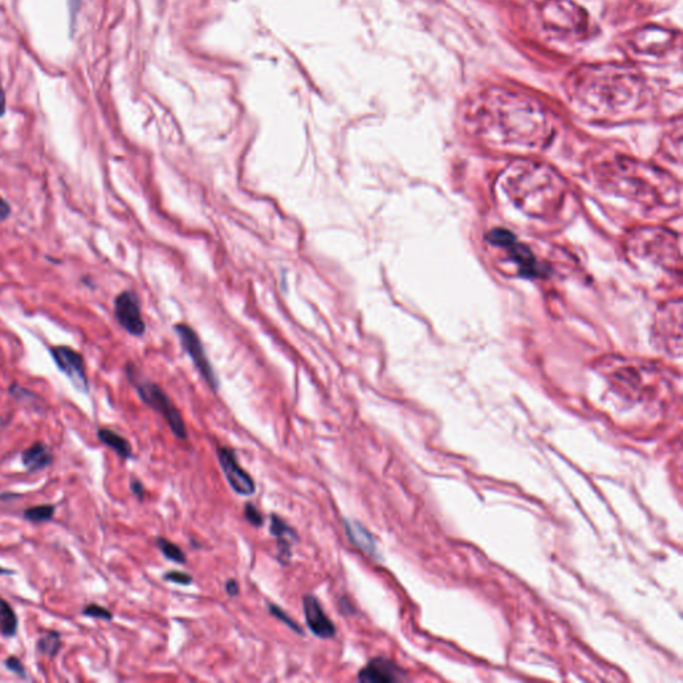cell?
Returning a JSON list of instances; mask_svg holds the SVG:
<instances>
[{
  "instance_id": "cell-4",
  "label": "cell",
  "mask_w": 683,
  "mask_h": 683,
  "mask_svg": "<svg viewBox=\"0 0 683 683\" xmlns=\"http://www.w3.org/2000/svg\"><path fill=\"white\" fill-rule=\"evenodd\" d=\"M600 180L610 190L647 206H667L678 203L679 194L675 183L662 173L617 156L597 167Z\"/></svg>"
},
{
  "instance_id": "cell-18",
  "label": "cell",
  "mask_w": 683,
  "mask_h": 683,
  "mask_svg": "<svg viewBox=\"0 0 683 683\" xmlns=\"http://www.w3.org/2000/svg\"><path fill=\"white\" fill-rule=\"evenodd\" d=\"M98 438L102 443L111 447L115 453L118 456H122L123 459H128V458L133 456V450H131V445L128 443V441H125L122 435L115 433L113 430L101 428L98 431Z\"/></svg>"
},
{
  "instance_id": "cell-30",
  "label": "cell",
  "mask_w": 683,
  "mask_h": 683,
  "mask_svg": "<svg viewBox=\"0 0 683 683\" xmlns=\"http://www.w3.org/2000/svg\"><path fill=\"white\" fill-rule=\"evenodd\" d=\"M226 592L230 597H237L239 594V583L235 580H228L226 582Z\"/></svg>"
},
{
  "instance_id": "cell-28",
  "label": "cell",
  "mask_w": 683,
  "mask_h": 683,
  "mask_svg": "<svg viewBox=\"0 0 683 683\" xmlns=\"http://www.w3.org/2000/svg\"><path fill=\"white\" fill-rule=\"evenodd\" d=\"M130 487H131V490H133V493L136 495V498L139 500H142L145 497V487L142 485V482H139L138 479H133L131 483H130Z\"/></svg>"
},
{
  "instance_id": "cell-24",
  "label": "cell",
  "mask_w": 683,
  "mask_h": 683,
  "mask_svg": "<svg viewBox=\"0 0 683 683\" xmlns=\"http://www.w3.org/2000/svg\"><path fill=\"white\" fill-rule=\"evenodd\" d=\"M83 614L84 615H87V617L96 618V620H103V621H111V620H113L111 611L104 609V607L99 606V605H88V606H86Z\"/></svg>"
},
{
  "instance_id": "cell-17",
  "label": "cell",
  "mask_w": 683,
  "mask_h": 683,
  "mask_svg": "<svg viewBox=\"0 0 683 683\" xmlns=\"http://www.w3.org/2000/svg\"><path fill=\"white\" fill-rule=\"evenodd\" d=\"M21 462L29 471H39L51 465V451L42 442H36L23 451Z\"/></svg>"
},
{
  "instance_id": "cell-3",
  "label": "cell",
  "mask_w": 683,
  "mask_h": 683,
  "mask_svg": "<svg viewBox=\"0 0 683 683\" xmlns=\"http://www.w3.org/2000/svg\"><path fill=\"white\" fill-rule=\"evenodd\" d=\"M502 186L511 202L530 217L553 215L566 197L565 182L550 167L518 162L506 170Z\"/></svg>"
},
{
  "instance_id": "cell-6",
  "label": "cell",
  "mask_w": 683,
  "mask_h": 683,
  "mask_svg": "<svg viewBox=\"0 0 683 683\" xmlns=\"http://www.w3.org/2000/svg\"><path fill=\"white\" fill-rule=\"evenodd\" d=\"M546 29L559 38L578 39L587 32V15L570 0H548L542 7Z\"/></svg>"
},
{
  "instance_id": "cell-31",
  "label": "cell",
  "mask_w": 683,
  "mask_h": 683,
  "mask_svg": "<svg viewBox=\"0 0 683 683\" xmlns=\"http://www.w3.org/2000/svg\"><path fill=\"white\" fill-rule=\"evenodd\" d=\"M6 113V95L0 86V116H3Z\"/></svg>"
},
{
  "instance_id": "cell-27",
  "label": "cell",
  "mask_w": 683,
  "mask_h": 683,
  "mask_svg": "<svg viewBox=\"0 0 683 683\" xmlns=\"http://www.w3.org/2000/svg\"><path fill=\"white\" fill-rule=\"evenodd\" d=\"M6 667L12 672V673L18 674L21 678H26V669L24 666L21 664V661L16 658V657H10L6 659Z\"/></svg>"
},
{
  "instance_id": "cell-8",
  "label": "cell",
  "mask_w": 683,
  "mask_h": 683,
  "mask_svg": "<svg viewBox=\"0 0 683 683\" xmlns=\"http://www.w3.org/2000/svg\"><path fill=\"white\" fill-rule=\"evenodd\" d=\"M115 318L125 332L134 337H142L145 332V324L139 299L133 291H123L115 298Z\"/></svg>"
},
{
  "instance_id": "cell-5",
  "label": "cell",
  "mask_w": 683,
  "mask_h": 683,
  "mask_svg": "<svg viewBox=\"0 0 683 683\" xmlns=\"http://www.w3.org/2000/svg\"><path fill=\"white\" fill-rule=\"evenodd\" d=\"M127 376L136 389L142 401L166 419L173 434L179 439H186L187 428L185 421L179 413V410L168 398V395L158 384H153L143 378L140 374L138 373L136 367L133 364H127Z\"/></svg>"
},
{
  "instance_id": "cell-11",
  "label": "cell",
  "mask_w": 683,
  "mask_h": 683,
  "mask_svg": "<svg viewBox=\"0 0 683 683\" xmlns=\"http://www.w3.org/2000/svg\"><path fill=\"white\" fill-rule=\"evenodd\" d=\"M303 611H304V618L306 623L309 626L311 632L321 638V640H330L334 638L337 634V627L332 623V620L327 617V614L323 611L321 603L317 597L307 594L303 597Z\"/></svg>"
},
{
  "instance_id": "cell-14",
  "label": "cell",
  "mask_w": 683,
  "mask_h": 683,
  "mask_svg": "<svg viewBox=\"0 0 683 683\" xmlns=\"http://www.w3.org/2000/svg\"><path fill=\"white\" fill-rule=\"evenodd\" d=\"M401 670L386 658H374L358 674L361 682L391 683L401 679Z\"/></svg>"
},
{
  "instance_id": "cell-1",
  "label": "cell",
  "mask_w": 683,
  "mask_h": 683,
  "mask_svg": "<svg viewBox=\"0 0 683 683\" xmlns=\"http://www.w3.org/2000/svg\"><path fill=\"white\" fill-rule=\"evenodd\" d=\"M467 122L487 143L513 150H537L549 142L551 125L543 107L522 93L488 88L468 106Z\"/></svg>"
},
{
  "instance_id": "cell-16",
  "label": "cell",
  "mask_w": 683,
  "mask_h": 683,
  "mask_svg": "<svg viewBox=\"0 0 683 683\" xmlns=\"http://www.w3.org/2000/svg\"><path fill=\"white\" fill-rule=\"evenodd\" d=\"M343 526L346 530V535L350 539V542L354 543V546L370 554L375 555L376 554V546H375V539H374L371 533L367 528L363 526L362 523L351 520V519H344Z\"/></svg>"
},
{
  "instance_id": "cell-22",
  "label": "cell",
  "mask_w": 683,
  "mask_h": 683,
  "mask_svg": "<svg viewBox=\"0 0 683 683\" xmlns=\"http://www.w3.org/2000/svg\"><path fill=\"white\" fill-rule=\"evenodd\" d=\"M55 513V508L52 505H41L35 508H27L24 511V518L32 523H42L51 520Z\"/></svg>"
},
{
  "instance_id": "cell-23",
  "label": "cell",
  "mask_w": 683,
  "mask_h": 683,
  "mask_svg": "<svg viewBox=\"0 0 683 683\" xmlns=\"http://www.w3.org/2000/svg\"><path fill=\"white\" fill-rule=\"evenodd\" d=\"M269 614L274 615L275 618H278L280 622H283L286 626H289L292 632H297V634H299V635H303V632H302V627H300L299 625L294 621L291 617H289V615L286 614V611H283V609H280L279 606H277V605H269Z\"/></svg>"
},
{
  "instance_id": "cell-20",
  "label": "cell",
  "mask_w": 683,
  "mask_h": 683,
  "mask_svg": "<svg viewBox=\"0 0 683 683\" xmlns=\"http://www.w3.org/2000/svg\"><path fill=\"white\" fill-rule=\"evenodd\" d=\"M156 546L163 553V555H165L167 559H170V560H173V562H176V563H186L187 558L186 555H185V553H183V550L180 549L175 543L170 542L168 539H156Z\"/></svg>"
},
{
  "instance_id": "cell-25",
  "label": "cell",
  "mask_w": 683,
  "mask_h": 683,
  "mask_svg": "<svg viewBox=\"0 0 683 683\" xmlns=\"http://www.w3.org/2000/svg\"><path fill=\"white\" fill-rule=\"evenodd\" d=\"M245 518L247 519L251 526H255V528H260L265 523V518L252 503H247L245 506Z\"/></svg>"
},
{
  "instance_id": "cell-10",
  "label": "cell",
  "mask_w": 683,
  "mask_h": 683,
  "mask_svg": "<svg viewBox=\"0 0 683 683\" xmlns=\"http://www.w3.org/2000/svg\"><path fill=\"white\" fill-rule=\"evenodd\" d=\"M175 332H178L187 354L191 356L192 362L197 366L199 373L202 374L206 382L215 390L217 387V376L211 369V364L208 362L206 352L203 350V346L200 343L197 332L186 324H176Z\"/></svg>"
},
{
  "instance_id": "cell-15",
  "label": "cell",
  "mask_w": 683,
  "mask_h": 683,
  "mask_svg": "<svg viewBox=\"0 0 683 683\" xmlns=\"http://www.w3.org/2000/svg\"><path fill=\"white\" fill-rule=\"evenodd\" d=\"M269 531L271 534L277 538V545H278V560L282 565H289L291 560V549L294 542L298 540V534L294 528L286 523L284 519H282L279 515L272 514L271 515V525H269Z\"/></svg>"
},
{
  "instance_id": "cell-29",
  "label": "cell",
  "mask_w": 683,
  "mask_h": 683,
  "mask_svg": "<svg viewBox=\"0 0 683 683\" xmlns=\"http://www.w3.org/2000/svg\"><path fill=\"white\" fill-rule=\"evenodd\" d=\"M10 214L11 207L10 205H9V202L0 197V222H1V220H6L7 217H10Z\"/></svg>"
},
{
  "instance_id": "cell-13",
  "label": "cell",
  "mask_w": 683,
  "mask_h": 683,
  "mask_svg": "<svg viewBox=\"0 0 683 683\" xmlns=\"http://www.w3.org/2000/svg\"><path fill=\"white\" fill-rule=\"evenodd\" d=\"M659 319V334L658 337L662 341L664 349H677L679 352L681 347V304L675 303L673 307H667L662 311Z\"/></svg>"
},
{
  "instance_id": "cell-26",
  "label": "cell",
  "mask_w": 683,
  "mask_h": 683,
  "mask_svg": "<svg viewBox=\"0 0 683 683\" xmlns=\"http://www.w3.org/2000/svg\"><path fill=\"white\" fill-rule=\"evenodd\" d=\"M165 580H170L173 583H176V585H182V586H187L192 582V578L190 574L187 572H183V571H170L165 574Z\"/></svg>"
},
{
  "instance_id": "cell-2",
  "label": "cell",
  "mask_w": 683,
  "mask_h": 683,
  "mask_svg": "<svg viewBox=\"0 0 683 683\" xmlns=\"http://www.w3.org/2000/svg\"><path fill=\"white\" fill-rule=\"evenodd\" d=\"M570 98L592 114H621L641 101L643 82L632 67L621 64L585 66L571 73Z\"/></svg>"
},
{
  "instance_id": "cell-32",
  "label": "cell",
  "mask_w": 683,
  "mask_h": 683,
  "mask_svg": "<svg viewBox=\"0 0 683 683\" xmlns=\"http://www.w3.org/2000/svg\"><path fill=\"white\" fill-rule=\"evenodd\" d=\"M82 0H70V9H71V14H73V15L78 12V9H79V4H81Z\"/></svg>"
},
{
  "instance_id": "cell-33",
  "label": "cell",
  "mask_w": 683,
  "mask_h": 683,
  "mask_svg": "<svg viewBox=\"0 0 683 683\" xmlns=\"http://www.w3.org/2000/svg\"><path fill=\"white\" fill-rule=\"evenodd\" d=\"M0 574H12V571H11V570L1 569V568H0Z\"/></svg>"
},
{
  "instance_id": "cell-12",
  "label": "cell",
  "mask_w": 683,
  "mask_h": 683,
  "mask_svg": "<svg viewBox=\"0 0 683 683\" xmlns=\"http://www.w3.org/2000/svg\"><path fill=\"white\" fill-rule=\"evenodd\" d=\"M490 242L498 247H500V249L508 250V254L513 255L514 262L523 271V274L535 275V272L538 271L535 259L533 258V255L528 252V250L525 249L520 245H518L514 237H511L508 232L503 231V230L502 231H494L490 235Z\"/></svg>"
},
{
  "instance_id": "cell-9",
  "label": "cell",
  "mask_w": 683,
  "mask_h": 683,
  "mask_svg": "<svg viewBox=\"0 0 683 683\" xmlns=\"http://www.w3.org/2000/svg\"><path fill=\"white\" fill-rule=\"evenodd\" d=\"M217 461L225 476L227 478L230 486L232 487V490L237 494L243 497H250L255 493L257 486L252 476L239 466L235 453L231 448L228 447L217 448Z\"/></svg>"
},
{
  "instance_id": "cell-7",
  "label": "cell",
  "mask_w": 683,
  "mask_h": 683,
  "mask_svg": "<svg viewBox=\"0 0 683 683\" xmlns=\"http://www.w3.org/2000/svg\"><path fill=\"white\" fill-rule=\"evenodd\" d=\"M52 359L81 393H88V381L83 356L68 346H55L50 349Z\"/></svg>"
},
{
  "instance_id": "cell-21",
  "label": "cell",
  "mask_w": 683,
  "mask_h": 683,
  "mask_svg": "<svg viewBox=\"0 0 683 683\" xmlns=\"http://www.w3.org/2000/svg\"><path fill=\"white\" fill-rule=\"evenodd\" d=\"M61 646H62L61 635H59V632H46L42 638L38 641L39 652L48 655V657L56 655V652L61 649Z\"/></svg>"
},
{
  "instance_id": "cell-19",
  "label": "cell",
  "mask_w": 683,
  "mask_h": 683,
  "mask_svg": "<svg viewBox=\"0 0 683 683\" xmlns=\"http://www.w3.org/2000/svg\"><path fill=\"white\" fill-rule=\"evenodd\" d=\"M0 632L4 637H14L18 632V617L3 598H0Z\"/></svg>"
}]
</instances>
